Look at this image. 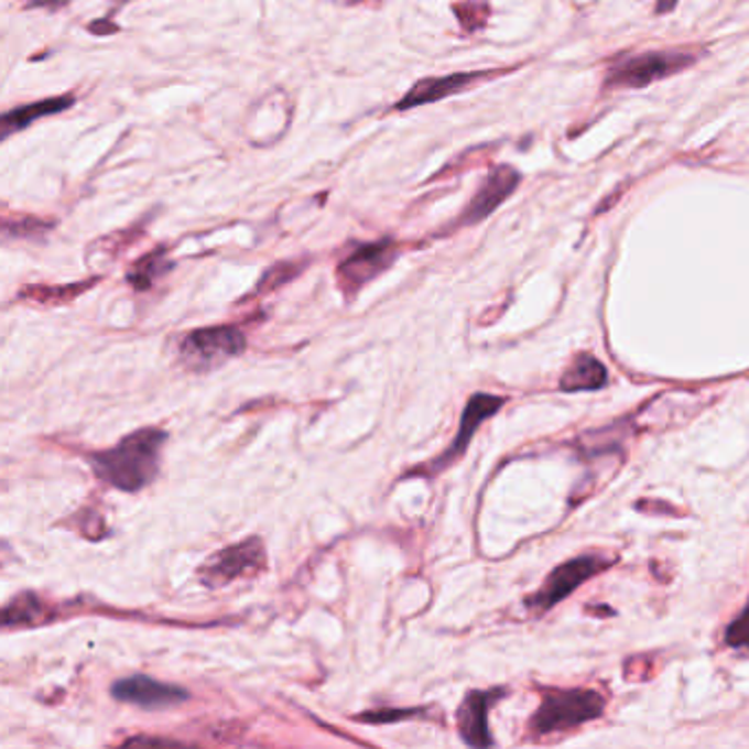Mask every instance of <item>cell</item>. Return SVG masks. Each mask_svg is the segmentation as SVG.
Here are the masks:
<instances>
[{
	"label": "cell",
	"instance_id": "44dd1931",
	"mask_svg": "<svg viewBox=\"0 0 749 749\" xmlns=\"http://www.w3.org/2000/svg\"><path fill=\"white\" fill-rule=\"evenodd\" d=\"M18 229H22V231H20V234H18V236H24V234H26V231H24V227H22V225H20V222H18V220H15V225H11V222H7V227H4V231H7V236H11V234H15V231H18ZM29 229H31V231H35V234H37V229H48V225H40V222H37V220H31V225H29Z\"/></svg>",
	"mask_w": 749,
	"mask_h": 749
},
{
	"label": "cell",
	"instance_id": "603a6c76",
	"mask_svg": "<svg viewBox=\"0 0 749 749\" xmlns=\"http://www.w3.org/2000/svg\"><path fill=\"white\" fill-rule=\"evenodd\" d=\"M675 4H677V0H658L655 11H658V13H669V11L675 9Z\"/></svg>",
	"mask_w": 749,
	"mask_h": 749
},
{
	"label": "cell",
	"instance_id": "e0dca14e",
	"mask_svg": "<svg viewBox=\"0 0 749 749\" xmlns=\"http://www.w3.org/2000/svg\"><path fill=\"white\" fill-rule=\"evenodd\" d=\"M455 13H457L464 29L477 31L486 24L490 9H488L486 2H462V4H455Z\"/></svg>",
	"mask_w": 749,
	"mask_h": 749
},
{
	"label": "cell",
	"instance_id": "cb8c5ba5",
	"mask_svg": "<svg viewBox=\"0 0 749 749\" xmlns=\"http://www.w3.org/2000/svg\"><path fill=\"white\" fill-rule=\"evenodd\" d=\"M119 2H128V0H119Z\"/></svg>",
	"mask_w": 749,
	"mask_h": 749
},
{
	"label": "cell",
	"instance_id": "ac0fdd59",
	"mask_svg": "<svg viewBox=\"0 0 749 749\" xmlns=\"http://www.w3.org/2000/svg\"><path fill=\"white\" fill-rule=\"evenodd\" d=\"M726 644L749 653V605L746 607V611L728 627Z\"/></svg>",
	"mask_w": 749,
	"mask_h": 749
},
{
	"label": "cell",
	"instance_id": "8992f818",
	"mask_svg": "<svg viewBox=\"0 0 749 749\" xmlns=\"http://www.w3.org/2000/svg\"><path fill=\"white\" fill-rule=\"evenodd\" d=\"M264 565H267V558H264L262 541L249 539V541L236 543V545L214 554L200 567V580L207 587H222V585H227L236 578L260 572Z\"/></svg>",
	"mask_w": 749,
	"mask_h": 749
},
{
	"label": "cell",
	"instance_id": "ffe728a7",
	"mask_svg": "<svg viewBox=\"0 0 749 749\" xmlns=\"http://www.w3.org/2000/svg\"><path fill=\"white\" fill-rule=\"evenodd\" d=\"M417 710H384V713H368V717H359L361 721H372V724H391V721H402L415 717Z\"/></svg>",
	"mask_w": 749,
	"mask_h": 749
},
{
	"label": "cell",
	"instance_id": "4fadbf2b",
	"mask_svg": "<svg viewBox=\"0 0 749 749\" xmlns=\"http://www.w3.org/2000/svg\"><path fill=\"white\" fill-rule=\"evenodd\" d=\"M75 104L73 95H59V97H48L42 101H33L20 108H13L9 112L2 115L0 119V128H2V139H7L13 132H20L24 128H29L33 121L48 117V115H57L68 110Z\"/></svg>",
	"mask_w": 749,
	"mask_h": 749
},
{
	"label": "cell",
	"instance_id": "30bf717a",
	"mask_svg": "<svg viewBox=\"0 0 749 749\" xmlns=\"http://www.w3.org/2000/svg\"><path fill=\"white\" fill-rule=\"evenodd\" d=\"M112 697L123 704H132L145 710H159V708H170L176 704L187 702V691L170 684L154 682L150 677H128L119 680L112 686Z\"/></svg>",
	"mask_w": 749,
	"mask_h": 749
},
{
	"label": "cell",
	"instance_id": "2e32d148",
	"mask_svg": "<svg viewBox=\"0 0 749 749\" xmlns=\"http://www.w3.org/2000/svg\"><path fill=\"white\" fill-rule=\"evenodd\" d=\"M40 611V605L33 596H20L15 598L7 609H4V616H2V622L9 627L13 622L22 625V622H31Z\"/></svg>",
	"mask_w": 749,
	"mask_h": 749
},
{
	"label": "cell",
	"instance_id": "8fae6325",
	"mask_svg": "<svg viewBox=\"0 0 749 749\" xmlns=\"http://www.w3.org/2000/svg\"><path fill=\"white\" fill-rule=\"evenodd\" d=\"M506 404V398L503 395H490V393H475L464 413H462V422H459V431L453 439V444L446 448V453L433 464V470H442L444 466H448L451 462H455L457 457L464 455V451L468 448L475 431L490 417L495 415L501 406Z\"/></svg>",
	"mask_w": 749,
	"mask_h": 749
},
{
	"label": "cell",
	"instance_id": "d6986e66",
	"mask_svg": "<svg viewBox=\"0 0 749 749\" xmlns=\"http://www.w3.org/2000/svg\"><path fill=\"white\" fill-rule=\"evenodd\" d=\"M295 275H297V267H293V264H278V267H273V269L262 278V282H260V286H258V293H269V291L278 289L280 284L289 282V280L295 278Z\"/></svg>",
	"mask_w": 749,
	"mask_h": 749
},
{
	"label": "cell",
	"instance_id": "5bb4252c",
	"mask_svg": "<svg viewBox=\"0 0 749 749\" xmlns=\"http://www.w3.org/2000/svg\"><path fill=\"white\" fill-rule=\"evenodd\" d=\"M607 384V368L591 355H578L561 378L563 391H594Z\"/></svg>",
	"mask_w": 749,
	"mask_h": 749
},
{
	"label": "cell",
	"instance_id": "3957f363",
	"mask_svg": "<svg viewBox=\"0 0 749 749\" xmlns=\"http://www.w3.org/2000/svg\"><path fill=\"white\" fill-rule=\"evenodd\" d=\"M605 699L596 691L574 688V691H545L539 710L530 719L532 735H554L574 730L587 721L603 715Z\"/></svg>",
	"mask_w": 749,
	"mask_h": 749
},
{
	"label": "cell",
	"instance_id": "52a82bcc",
	"mask_svg": "<svg viewBox=\"0 0 749 749\" xmlns=\"http://www.w3.org/2000/svg\"><path fill=\"white\" fill-rule=\"evenodd\" d=\"M519 183H521V174L512 165H497L486 176V181L481 183V187L477 189L468 207L462 211L457 225L470 227V225L486 220L490 214H495V209H499L514 194Z\"/></svg>",
	"mask_w": 749,
	"mask_h": 749
},
{
	"label": "cell",
	"instance_id": "7a4b0ae2",
	"mask_svg": "<svg viewBox=\"0 0 749 749\" xmlns=\"http://www.w3.org/2000/svg\"><path fill=\"white\" fill-rule=\"evenodd\" d=\"M699 59L695 51L669 48V51H647L636 55L616 57L605 70V90H636L647 88L653 82L666 79L693 66Z\"/></svg>",
	"mask_w": 749,
	"mask_h": 749
},
{
	"label": "cell",
	"instance_id": "6da1fadb",
	"mask_svg": "<svg viewBox=\"0 0 749 749\" xmlns=\"http://www.w3.org/2000/svg\"><path fill=\"white\" fill-rule=\"evenodd\" d=\"M165 439L167 433L159 428L134 431L117 446L90 455L93 470L101 481L126 492H137L156 477Z\"/></svg>",
	"mask_w": 749,
	"mask_h": 749
},
{
	"label": "cell",
	"instance_id": "5b68a950",
	"mask_svg": "<svg viewBox=\"0 0 749 749\" xmlns=\"http://www.w3.org/2000/svg\"><path fill=\"white\" fill-rule=\"evenodd\" d=\"M247 348L245 335L234 326L203 328L187 335L181 344V361L194 372H209L220 368Z\"/></svg>",
	"mask_w": 749,
	"mask_h": 749
},
{
	"label": "cell",
	"instance_id": "9a60e30c",
	"mask_svg": "<svg viewBox=\"0 0 749 749\" xmlns=\"http://www.w3.org/2000/svg\"><path fill=\"white\" fill-rule=\"evenodd\" d=\"M172 264L165 258V249H156L152 253H148L145 258H141L132 271L128 273V282L137 289V291H145L152 286V282L156 278H161L165 271H170Z\"/></svg>",
	"mask_w": 749,
	"mask_h": 749
},
{
	"label": "cell",
	"instance_id": "7402d4cb",
	"mask_svg": "<svg viewBox=\"0 0 749 749\" xmlns=\"http://www.w3.org/2000/svg\"><path fill=\"white\" fill-rule=\"evenodd\" d=\"M29 7H44V9H59L68 0H24Z\"/></svg>",
	"mask_w": 749,
	"mask_h": 749
},
{
	"label": "cell",
	"instance_id": "9c48e42d",
	"mask_svg": "<svg viewBox=\"0 0 749 749\" xmlns=\"http://www.w3.org/2000/svg\"><path fill=\"white\" fill-rule=\"evenodd\" d=\"M499 70H468V73H453L444 77H424L411 86V90L395 104V110H411L417 106H426L451 95L466 90L468 86L495 75Z\"/></svg>",
	"mask_w": 749,
	"mask_h": 749
},
{
	"label": "cell",
	"instance_id": "ba28073f",
	"mask_svg": "<svg viewBox=\"0 0 749 749\" xmlns=\"http://www.w3.org/2000/svg\"><path fill=\"white\" fill-rule=\"evenodd\" d=\"M395 260V245L391 240H382L374 245L357 247L341 264H339V282L348 293H357L376 275H380Z\"/></svg>",
	"mask_w": 749,
	"mask_h": 749
},
{
	"label": "cell",
	"instance_id": "277c9868",
	"mask_svg": "<svg viewBox=\"0 0 749 749\" xmlns=\"http://www.w3.org/2000/svg\"><path fill=\"white\" fill-rule=\"evenodd\" d=\"M616 563L614 556H605V554H585L578 556L574 561H567L563 565H558L541 585V589L528 598V609L536 616L547 614L550 609H554L558 603H563L569 594H574L583 583H587L589 578L603 574L605 569H609Z\"/></svg>",
	"mask_w": 749,
	"mask_h": 749
},
{
	"label": "cell",
	"instance_id": "7c38bea8",
	"mask_svg": "<svg viewBox=\"0 0 749 749\" xmlns=\"http://www.w3.org/2000/svg\"><path fill=\"white\" fill-rule=\"evenodd\" d=\"M503 695V691H475L468 693L457 710V728L462 739L473 748H490L492 737L488 730V710Z\"/></svg>",
	"mask_w": 749,
	"mask_h": 749
}]
</instances>
